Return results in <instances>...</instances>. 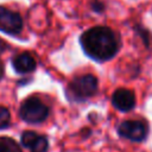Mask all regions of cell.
Instances as JSON below:
<instances>
[{
  "label": "cell",
  "instance_id": "3",
  "mask_svg": "<svg viewBox=\"0 0 152 152\" xmlns=\"http://www.w3.org/2000/svg\"><path fill=\"white\" fill-rule=\"evenodd\" d=\"M96 90H97V78L90 74L75 77L70 82L68 88L69 95L76 101L91 97L96 93Z\"/></svg>",
  "mask_w": 152,
  "mask_h": 152
},
{
  "label": "cell",
  "instance_id": "2",
  "mask_svg": "<svg viewBox=\"0 0 152 152\" xmlns=\"http://www.w3.org/2000/svg\"><path fill=\"white\" fill-rule=\"evenodd\" d=\"M20 118L27 124H40L49 116V107L38 97H27L20 106L19 109Z\"/></svg>",
  "mask_w": 152,
  "mask_h": 152
},
{
  "label": "cell",
  "instance_id": "9",
  "mask_svg": "<svg viewBox=\"0 0 152 152\" xmlns=\"http://www.w3.org/2000/svg\"><path fill=\"white\" fill-rule=\"evenodd\" d=\"M38 138V134L33 131H25L21 133V137H20V144L23 147H26V148H31V146L34 144V141L37 140Z\"/></svg>",
  "mask_w": 152,
  "mask_h": 152
},
{
  "label": "cell",
  "instance_id": "12",
  "mask_svg": "<svg viewBox=\"0 0 152 152\" xmlns=\"http://www.w3.org/2000/svg\"><path fill=\"white\" fill-rule=\"evenodd\" d=\"M2 75H4V68H2V63L0 61V78L2 77Z\"/></svg>",
  "mask_w": 152,
  "mask_h": 152
},
{
  "label": "cell",
  "instance_id": "11",
  "mask_svg": "<svg viewBox=\"0 0 152 152\" xmlns=\"http://www.w3.org/2000/svg\"><path fill=\"white\" fill-rule=\"evenodd\" d=\"M10 122H11V114H10V110L4 107V106H0V129H5L10 126Z\"/></svg>",
  "mask_w": 152,
  "mask_h": 152
},
{
  "label": "cell",
  "instance_id": "1",
  "mask_svg": "<svg viewBox=\"0 0 152 152\" xmlns=\"http://www.w3.org/2000/svg\"><path fill=\"white\" fill-rule=\"evenodd\" d=\"M80 43L88 57L97 62L113 58L119 50L115 33L107 26H95L82 33Z\"/></svg>",
  "mask_w": 152,
  "mask_h": 152
},
{
  "label": "cell",
  "instance_id": "6",
  "mask_svg": "<svg viewBox=\"0 0 152 152\" xmlns=\"http://www.w3.org/2000/svg\"><path fill=\"white\" fill-rule=\"evenodd\" d=\"M112 103L120 112H129L135 107V95L129 89L120 88L113 93Z\"/></svg>",
  "mask_w": 152,
  "mask_h": 152
},
{
  "label": "cell",
  "instance_id": "7",
  "mask_svg": "<svg viewBox=\"0 0 152 152\" xmlns=\"http://www.w3.org/2000/svg\"><path fill=\"white\" fill-rule=\"evenodd\" d=\"M13 69L18 74H28L36 69V59L28 52H21L17 55L12 61Z\"/></svg>",
  "mask_w": 152,
  "mask_h": 152
},
{
  "label": "cell",
  "instance_id": "4",
  "mask_svg": "<svg viewBox=\"0 0 152 152\" xmlns=\"http://www.w3.org/2000/svg\"><path fill=\"white\" fill-rule=\"evenodd\" d=\"M147 132V125L140 120H125L118 127V133L132 141H142Z\"/></svg>",
  "mask_w": 152,
  "mask_h": 152
},
{
  "label": "cell",
  "instance_id": "5",
  "mask_svg": "<svg viewBox=\"0 0 152 152\" xmlns=\"http://www.w3.org/2000/svg\"><path fill=\"white\" fill-rule=\"evenodd\" d=\"M24 21L19 13L0 6V31L7 34H19L23 30Z\"/></svg>",
  "mask_w": 152,
  "mask_h": 152
},
{
  "label": "cell",
  "instance_id": "8",
  "mask_svg": "<svg viewBox=\"0 0 152 152\" xmlns=\"http://www.w3.org/2000/svg\"><path fill=\"white\" fill-rule=\"evenodd\" d=\"M0 152H21L17 141L10 137H0Z\"/></svg>",
  "mask_w": 152,
  "mask_h": 152
},
{
  "label": "cell",
  "instance_id": "10",
  "mask_svg": "<svg viewBox=\"0 0 152 152\" xmlns=\"http://www.w3.org/2000/svg\"><path fill=\"white\" fill-rule=\"evenodd\" d=\"M49 148V140L44 135H38L34 144L31 146L30 152H48Z\"/></svg>",
  "mask_w": 152,
  "mask_h": 152
}]
</instances>
